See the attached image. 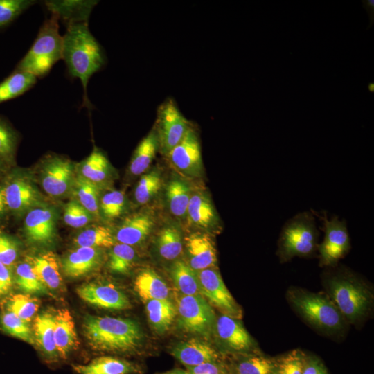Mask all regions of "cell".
Returning <instances> with one entry per match:
<instances>
[{"label":"cell","mask_w":374,"mask_h":374,"mask_svg":"<svg viewBox=\"0 0 374 374\" xmlns=\"http://www.w3.org/2000/svg\"><path fill=\"white\" fill-rule=\"evenodd\" d=\"M82 328L89 345L100 352L133 353L141 347L143 339L140 326L130 319L87 316Z\"/></svg>","instance_id":"obj_1"},{"label":"cell","mask_w":374,"mask_h":374,"mask_svg":"<svg viewBox=\"0 0 374 374\" xmlns=\"http://www.w3.org/2000/svg\"><path fill=\"white\" fill-rule=\"evenodd\" d=\"M63 37L62 59L69 75L79 78L84 89V103L89 104L87 88L89 78L105 63L103 49L91 33L88 23L67 26Z\"/></svg>","instance_id":"obj_2"},{"label":"cell","mask_w":374,"mask_h":374,"mask_svg":"<svg viewBox=\"0 0 374 374\" xmlns=\"http://www.w3.org/2000/svg\"><path fill=\"white\" fill-rule=\"evenodd\" d=\"M325 283L328 297L348 322L357 324L371 311L373 293L355 275L342 271L328 276Z\"/></svg>","instance_id":"obj_3"},{"label":"cell","mask_w":374,"mask_h":374,"mask_svg":"<svg viewBox=\"0 0 374 374\" xmlns=\"http://www.w3.org/2000/svg\"><path fill=\"white\" fill-rule=\"evenodd\" d=\"M287 295L294 309L316 329L328 335L344 329L346 320L328 296L296 287L290 289Z\"/></svg>","instance_id":"obj_4"},{"label":"cell","mask_w":374,"mask_h":374,"mask_svg":"<svg viewBox=\"0 0 374 374\" xmlns=\"http://www.w3.org/2000/svg\"><path fill=\"white\" fill-rule=\"evenodd\" d=\"M58 20L52 15L44 21L33 44L19 62L16 70L42 78L62 59L63 37L59 33Z\"/></svg>","instance_id":"obj_5"},{"label":"cell","mask_w":374,"mask_h":374,"mask_svg":"<svg viewBox=\"0 0 374 374\" xmlns=\"http://www.w3.org/2000/svg\"><path fill=\"white\" fill-rule=\"evenodd\" d=\"M318 231L310 212L294 215L284 224L279 241L278 255L282 261L294 256L311 255L317 247Z\"/></svg>","instance_id":"obj_6"},{"label":"cell","mask_w":374,"mask_h":374,"mask_svg":"<svg viewBox=\"0 0 374 374\" xmlns=\"http://www.w3.org/2000/svg\"><path fill=\"white\" fill-rule=\"evenodd\" d=\"M178 323L184 330L208 336L215 330V314L201 294L182 295L177 301Z\"/></svg>","instance_id":"obj_7"},{"label":"cell","mask_w":374,"mask_h":374,"mask_svg":"<svg viewBox=\"0 0 374 374\" xmlns=\"http://www.w3.org/2000/svg\"><path fill=\"white\" fill-rule=\"evenodd\" d=\"M191 126L176 103L172 98L166 99L158 107L154 125L160 152L166 156L181 141Z\"/></svg>","instance_id":"obj_8"},{"label":"cell","mask_w":374,"mask_h":374,"mask_svg":"<svg viewBox=\"0 0 374 374\" xmlns=\"http://www.w3.org/2000/svg\"><path fill=\"white\" fill-rule=\"evenodd\" d=\"M8 213L21 217L40 204L41 195L25 175L18 170L8 172L1 184Z\"/></svg>","instance_id":"obj_9"},{"label":"cell","mask_w":374,"mask_h":374,"mask_svg":"<svg viewBox=\"0 0 374 374\" xmlns=\"http://www.w3.org/2000/svg\"><path fill=\"white\" fill-rule=\"evenodd\" d=\"M41 169V185L49 196L60 198L71 191L75 177L73 163L69 159L48 156L43 161Z\"/></svg>","instance_id":"obj_10"},{"label":"cell","mask_w":374,"mask_h":374,"mask_svg":"<svg viewBox=\"0 0 374 374\" xmlns=\"http://www.w3.org/2000/svg\"><path fill=\"white\" fill-rule=\"evenodd\" d=\"M200 294L223 314L240 319L242 312L215 267L196 271Z\"/></svg>","instance_id":"obj_11"},{"label":"cell","mask_w":374,"mask_h":374,"mask_svg":"<svg viewBox=\"0 0 374 374\" xmlns=\"http://www.w3.org/2000/svg\"><path fill=\"white\" fill-rule=\"evenodd\" d=\"M170 165L181 174L190 177H199L203 161L199 136L193 125L181 141L166 155Z\"/></svg>","instance_id":"obj_12"},{"label":"cell","mask_w":374,"mask_h":374,"mask_svg":"<svg viewBox=\"0 0 374 374\" xmlns=\"http://www.w3.org/2000/svg\"><path fill=\"white\" fill-rule=\"evenodd\" d=\"M324 238L318 247L320 266L331 267L344 258L350 249V238L344 220L324 217Z\"/></svg>","instance_id":"obj_13"},{"label":"cell","mask_w":374,"mask_h":374,"mask_svg":"<svg viewBox=\"0 0 374 374\" xmlns=\"http://www.w3.org/2000/svg\"><path fill=\"white\" fill-rule=\"evenodd\" d=\"M215 330L222 346L232 353L260 352L238 319L222 314L216 319Z\"/></svg>","instance_id":"obj_14"},{"label":"cell","mask_w":374,"mask_h":374,"mask_svg":"<svg viewBox=\"0 0 374 374\" xmlns=\"http://www.w3.org/2000/svg\"><path fill=\"white\" fill-rule=\"evenodd\" d=\"M26 239L36 244H48L56 233V213L51 207L38 205L26 213L24 221Z\"/></svg>","instance_id":"obj_15"},{"label":"cell","mask_w":374,"mask_h":374,"mask_svg":"<svg viewBox=\"0 0 374 374\" xmlns=\"http://www.w3.org/2000/svg\"><path fill=\"white\" fill-rule=\"evenodd\" d=\"M76 293L84 301L98 308L123 310L131 307L124 292L112 284L85 283L76 289Z\"/></svg>","instance_id":"obj_16"},{"label":"cell","mask_w":374,"mask_h":374,"mask_svg":"<svg viewBox=\"0 0 374 374\" xmlns=\"http://www.w3.org/2000/svg\"><path fill=\"white\" fill-rule=\"evenodd\" d=\"M186 218L193 226L211 235L222 231L221 220L206 192L192 191Z\"/></svg>","instance_id":"obj_17"},{"label":"cell","mask_w":374,"mask_h":374,"mask_svg":"<svg viewBox=\"0 0 374 374\" xmlns=\"http://www.w3.org/2000/svg\"><path fill=\"white\" fill-rule=\"evenodd\" d=\"M184 243L188 264L194 271L215 267L217 251L212 235L201 231L193 232L184 238Z\"/></svg>","instance_id":"obj_18"},{"label":"cell","mask_w":374,"mask_h":374,"mask_svg":"<svg viewBox=\"0 0 374 374\" xmlns=\"http://www.w3.org/2000/svg\"><path fill=\"white\" fill-rule=\"evenodd\" d=\"M155 226L153 215L148 211L134 213L126 217L118 226L114 239L118 243L134 246L144 242Z\"/></svg>","instance_id":"obj_19"},{"label":"cell","mask_w":374,"mask_h":374,"mask_svg":"<svg viewBox=\"0 0 374 374\" xmlns=\"http://www.w3.org/2000/svg\"><path fill=\"white\" fill-rule=\"evenodd\" d=\"M103 260L102 249L77 247L62 258L61 268L70 278H80L97 269Z\"/></svg>","instance_id":"obj_20"},{"label":"cell","mask_w":374,"mask_h":374,"mask_svg":"<svg viewBox=\"0 0 374 374\" xmlns=\"http://www.w3.org/2000/svg\"><path fill=\"white\" fill-rule=\"evenodd\" d=\"M171 355L186 368L224 360L222 355L211 344L197 339L177 344L171 350Z\"/></svg>","instance_id":"obj_21"},{"label":"cell","mask_w":374,"mask_h":374,"mask_svg":"<svg viewBox=\"0 0 374 374\" xmlns=\"http://www.w3.org/2000/svg\"><path fill=\"white\" fill-rule=\"evenodd\" d=\"M76 374H143V368L133 362L114 357L100 356L86 364H72Z\"/></svg>","instance_id":"obj_22"},{"label":"cell","mask_w":374,"mask_h":374,"mask_svg":"<svg viewBox=\"0 0 374 374\" xmlns=\"http://www.w3.org/2000/svg\"><path fill=\"white\" fill-rule=\"evenodd\" d=\"M54 339L57 355L66 359L79 346L73 317L69 310L61 308L54 313Z\"/></svg>","instance_id":"obj_23"},{"label":"cell","mask_w":374,"mask_h":374,"mask_svg":"<svg viewBox=\"0 0 374 374\" xmlns=\"http://www.w3.org/2000/svg\"><path fill=\"white\" fill-rule=\"evenodd\" d=\"M98 3L93 0H49L44 4L53 15L64 21L67 26L87 23L90 14Z\"/></svg>","instance_id":"obj_24"},{"label":"cell","mask_w":374,"mask_h":374,"mask_svg":"<svg viewBox=\"0 0 374 374\" xmlns=\"http://www.w3.org/2000/svg\"><path fill=\"white\" fill-rule=\"evenodd\" d=\"M226 363L229 374H276L275 358L260 352L234 354Z\"/></svg>","instance_id":"obj_25"},{"label":"cell","mask_w":374,"mask_h":374,"mask_svg":"<svg viewBox=\"0 0 374 374\" xmlns=\"http://www.w3.org/2000/svg\"><path fill=\"white\" fill-rule=\"evenodd\" d=\"M33 333L38 347L50 362L58 359L54 339V314L43 312L35 317Z\"/></svg>","instance_id":"obj_26"},{"label":"cell","mask_w":374,"mask_h":374,"mask_svg":"<svg viewBox=\"0 0 374 374\" xmlns=\"http://www.w3.org/2000/svg\"><path fill=\"white\" fill-rule=\"evenodd\" d=\"M134 289L144 301L168 299V287L163 279L152 269H141L134 280Z\"/></svg>","instance_id":"obj_27"},{"label":"cell","mask_w":374,"mask_h":374,"mask_svg":"<svg viewBox=\"0 0 374 374\" xmlns=\"http://www.w3.org/2000/svg\"><path fill=\"white\" fill-rule=\"evenodd\" d=\"M27 260L46 287L57 290L61 286L62 282L61 267L53 252L46 251Z\"/></svg>","instance_id":"obj_28"},{"label":"cell","mask_w":374,"mask_h":374,"mask_svg":"<svg viewBox=\"0 0 374 374\" xmlns=\"http://www.w3.org/2000/svg\"><path fill=\"white\" fill-rule=\"evenodd\" d=\"M158 150V138L153 127L136 146L130 162V173L133 176L143 174L149 168Z\"/></svg>","instance_id":"obj_29"},{"label":"cell","mask_w":374,"mask_h":374,"mask_svg":"<svg viewBox=\"0 0 374 374\" xmlns=\"http://www.w3.org/2000/svg\"><path fill=\"white\" fill-rule=\"evenodd\" d=\"M192 190L189 184L179 177L171 179L166 185V198L171 214L177 218H186Z\"/></svg>","instance_id":"obj_30"},{"label":"cell","mask_w":374,"mask_h":374,"mask_svg":"<svg viewBox=\"0 0 374 374\" xmlns=\"http://www.w3.org/2000/svg\"><path fill=\"white\" fill-rule=\"evenodd\" d=\"M148 320L159 333L168 330L175 317V308L168 299H152L145 303Z\"/></svg>","instance_id":"obj_31"},{"label":"cell","mask_w":374,"mask_h":374,"mask_svg":"<svg viewBox=\"0 0 374 374\" xmlns=\"http://www.w3.org/2000/svg\"><path fill=\"white\" fill-rule=\"evenodd\" d=\"M184 240L179 228L175 224H167L157 236V249L159 256L167 260L177 259L181 253Z\"/></svg>","instance_id":"obj_32"},{"label":"cell","mask_w":374,"mask_h":374,"mask_svg":"<svg viewBox=\"0 0 374 374\" xmlns=\"http://www.w3.org/2000/svg\"><path fill=\"white\" fill-rule=\"evenodd\" d=\"M80 175L98 185L109 178L111 166L103 152L95 148L80 163Z\"/></svg>","instance_id":"obj_33"},{"label":"cell","mask_w":374,"mask_h":374,"mask_svg":"<svg viewBox=\"0 0 374 374\" xmlns=\"http://www.w3.org/2000/svg\"><path fill=\"white\" fill-rule=\"evenodd\" d=\"M71 191L75 200L87 209L95 218L100 217V190L98 185L84 178L75 177Z\"/></svg>","instance_id":"obj_34"},{"label":"cell","mask_w":374,"mask_h":374,"mask_svg":"<svg viewBox=\"0 0 374 374\" xmlns=\"http://www.w3.org/2000/svg\"><path fill=\"white\" fill-rule=\"evenodd\" d=\"M111 229L100 224H91L84 227L75 237L76 247L91 248H111L115 244Z\"/></svg>","instance_id":"obj_35"},{"label":"cell","mask_w":374,"mask_h":374,"mask_svg":"<svg viewBox=\"0 0 374 374\" xmlns=\"http://www.w3.org/2000/svg\"><path fill=\"white\" fill-rule=\"evenodd\" d=\"M37 82V77L30 73L16 70L0 83V103L15 98Z\"/></svg>","instance_id":"obj_36"},{"label":"cell","mask_w":374,"mask_h":374,"mask_svg":"<svg viewBox=\"0 0 374 374\" xmlns=\"http://www.w3.org/2000/svg\"><path fill=\"white\" fill-rule=\"evenodd\" d=\"M12 270L14 283L26 294H48L47 287L39 278L28 260L17 262Z\"/></svg>","instance_id":"obj_37"},{"label":"cell","mask_w":374,"mask_h":374,"mask_svg":"<svg viewBox=\"0 0 374 374\" xmlns=\"http://www.w3.org/2000/svg\"><path fill=\"white\" fill-rule=\"evenodd\" d=\"M170 274L174 284L182 295L200 294L196 271L186 262L181 260L175 261L170 267Z\"/></svg>","instance_id":"obj_38"},{"label":"cell","mask_w":374,"mask_h":374,"mask_svg":"<svg viewBox=\"0 0 374 374\" xmlns=\"http://www.w3.org/2000/svg\"><path fill=\"white\" fill-rule=\"evenodd\" d=\"M39 305V300L29 294H15L6 298L4 309L29 323L38 311Z\"/></svg>","instance_id":"obj_39"},{"label":"cell","mask_w":374,"mask_h":374,"mask_svg":"<svg viewBox=\"0 0 374 374\" xmlns=\"http://www.w3.org/2000/svg\"><path fill=\"white\" fill-rule=\"evenodd\" d=\"M162 186L161 175L158 170L143 173L136 185L134 197L139 205L150 202L159 193Z\"/></svg>","instance_id":"obj_40"},{"label":"cell","mask_w":374,"mask_h":374,"mask_svg":"<svg viewBox=\"0 0 374 374\" xmlns=\"http://www.w3.org/2000/svg\"><path fill=\"white\" fill-rule=\"evenodd\" d=\"M136 260V253L132 246L115 243L109 253L108 266L111 271L118 274H127Z\"/></svg>","instance_id":"obj_41"},{"label":"cell","mask_w":374,"mask_h":374,"mask_svg":"<svg viewBox=\"0 0 374 374\" xmlns=\"http://www.w3.org/2000/svg\"><path fill=\"white\" fill-rule=\"evenodd\" d=\"M28 323L8 310L3 309L0 314V327L3 332L30 344H34L33 330Z\"/></svg>","instance_id":"obj_42"},{"label":"cell","mask_w":374,"mask_h":374,"mask_svg":"<svg viewBox=\"0 0 374 374\" xmlns=\"http://www.w3.org/2000/svg\"><path fill=\"white\" fill-rule=\"evenodd\" d=\"M307 354L295 349L275 358L276 374H303Z\"/></svg>","instance_id":"obj_43"},{"label":"cell","mask_w":374,"mask_h":374,"mask_svg":"<svg viewBox=\"0 0 374 374\" xmlns=\"http://www.w3.org/2000/svg\"><path fill=\"white\" fill-rule=\"evenodd\" d=\"M125 204L123 192L118 190L108 191L100 197V214L107 220L116 219L123 213Z\"/></svg>","instance_id":"obj_44"},{"label":"cell","mask_w":374,"mask_h":374,"mask_svg":"<svg viewBox=\"0 0 374 374\" xmlns=\"http://www.w3.org/2000/svg\"><path fill=\"white\" fill-rule=\"evenodd\" d=\"M17 135L8 123L0 116V159L10 166L14 160Z\"/></svg>","instance_id":"obj_45"},{"label":"cell","mask_w":374,"mask_h":374,"mask_svg":"<svg viewBox=\"0 0 374 374\" xmlns=\"http://www.w3.org/2000/svg\"><path fill=\"white\" fill-rule=\"evenodd\" d=\"M94 218L87 209L75 199L69 202L64 206V221L66 224L72 228L85 227Z\"/></svg>","instance_id":"obj_46"},{"label":"cell","mask_w":374,"mask_h":374,"mask_svg":"<svg viewBox=\"0 0 374 374\" xmlns=\"http://www.w3.org/2000/svg\"><path fill=\"white\" fill-rule=\"evenodd\" d=\"M35 3L34 0H0V29L9 25Z\"/></svg>","instance_id":"obj_47"},{"label":"cell","mask_w":374,"mask_h":374,"mask_svg":"<svg viewBox=\"0 0 374 374\" xmlns=\"http://www.w3.org/2000/svg\"><path fill=\"white\" fill-rule=\"evenodd\" d=\"M19 253V242L13 236L0 231V262L13 269Z\"/></svg>","instance_id":"obj_48"},{"label":"cell","mask_w":374,"mask_h":374,"mask_svg":"<svg viewBox=\"0 0 374 374\" xmlns=\"http://www.w3.org/2000/svg\"><path fill=\"white\" fill-rule=\"evenodd\" d=\"M188 374H229L224 360L207 362L194 367L186 368Z\"/></svg>","instance_id":"obj_49"},{"label":"cell","mask_w":374,"mask_h":374,"mask_svg":"<svg viewBox=\"0 0 374 374\" xmlns=\"http://www.w3.org/2000/svg\"><path fill=\"white\" fill-rule=\"evenodd\" d=\"M14 283L12 269L0 262V299L10 294Z\"/></svg>","instance_id":"obj_50"},{"label":"cell","mask_w":374,"mask_h":374,"mask_svg":"<svg viewBox=\"0 0 374 374\" xmlns=\"http://www.w3.org/2000/svg\"><path fill=\"white\" fill-rule=\"evenodd\" d=\"M303 374H328L322 361L314 355H307Z\"/></svg>","instance_id":"obj_51"},{"label":"cell","mask_w":374,"mask_h":374,"mask_svg":"<svg viewBox=\"0 0 374 374\" xmlns=\"http://www.w3.org/2000/svg\"><path fill=\"white\" fill-rule=\"evenodd\" d=\"M8 210L6 204L2 186L0 184V221L3 220L8 214Z\"/></svg>","instance_id":"obj_52"},{"label":"cell","mask_w":374,"mask_h":374,"mask_svg":"<svg viewBox=\"0 0 374 374\" xmlns=\"http://www.w3.org/2000/svg\"><path fill=\"white\" fill-rule=\"evenodd\" d=\"M9 167V166L0 159V178L3 177L4 175L8 172Z\"/></svg>","instance_id":"obj_53"},{"label":"cell","mask_w":374,"mask_h":374,"mask_svg":"<svg viewBox=\"0 0 374 374\" xmlns=\"http://www.w3.org/2000/svg\"><path fill=\"white\" fill-rule=\"evenodd\" d=\"M161 374H188V371L181 368H175L166 372H164Z\"/></svg>","instance_id":"obj_54"},{"label":"cell","mask_w":374,"mask_h":374,"mask_svg":"<svg viewBox=\"0 0 374 374\" xmlns=\"http://www.w3.org/2000/svg\"><path fill=\"white\" fill-rule=\"evenodd\" d=\"M368 89L370 92H373L374 91V83L373 82L369 83L368 85Z\"/></svg>","instance_id":"obj_55"}]
</instances>
